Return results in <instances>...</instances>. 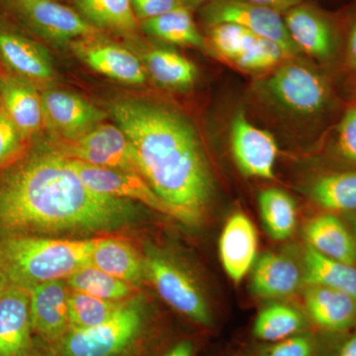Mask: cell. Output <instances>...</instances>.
I'll use <instances>...</instances> for the list:
<instances>
[{"label": "cell", "mask_w": 356, "mask_h": 356, "mask_svg": "<svg viewBox=\"0 0 356 356\" xmlns=\"http://www.w3.org/2000/svg\"><path fill=\"white\" fill-rule=\"evenodd\" d=\"M133 215L130 201L86 186L58 149L33 147L0 170V238L111 231Z\"/></svg>", "instance_id": "1"}, {"label": "cell", "mask_w": 356, "mask_h": 356, "mask_svg": "<svg viewBox=\"0 0 356 356\" xmlns=\"http://www.w3.org/2000/svg\"><path fill=\"white\" fill-rule=\"evenodd\" d=\"M109 112L132 145L140 175L172 217L197 225L210 201L213 178L191 124L165 106L131 98L112 102Z\"/></svg>", "instance_id": "2"}, {"label": "cell", "mask_w": 356, "mask_h": 356, "mask_svg": "<svg viewBox=\"0 0 356 356\" xmlns=\"http://www.w3.org/2000/svg\"><path fill=\"white\" fill-rule=\"evenodd\" d=\"M98 241L44 236L0 238V271L10 284L27 290L48 281L65 280L90 264Z\"/></svg>", "instance_id": "3"}, {"label": "cell", "mask_w": 356, "mask_h": 356, "mask_svg": "<svg viewBox=\"0 0 356 356\" xmlns=\"http://www.w3.org/2000/svg\"><path fill=\"white\" fill-rule=\"evenodd\" d=\"M0 6L21 26L49 41H77L103 34L76 9L58 0H0Z\"/></svg>", "instance_id": "4"}, {"label": "cell", "mask_w": 356, "mask_h": 356, "mask_svg": "<svg viewBox=\"0 0 356 356\" xmlns=\"http://www.w3.org/2000/svg\"><path fill=\"white\" fill-rule=\"evenodd\" d=\"M142 325L140 307L127 303L102 325L70 330L58 341V348L64 356H117L132 343Z\"/></svg>", "instance_id": "5"}, {"label": "cell", "mask_w": 356, "mask_h": 356, "mask_svg": "<svg viewBox=\"0 0 356 356\" xmlns=\"http://www.w3.org/2000/svg\"><path fill=\"white\" fill-rule=\"evenodd\" d=\"M62 142L58 151L67 158L140 175L132 145L119 126L100 123L76 139Z\"/></svg>", "instance_id": "6"}, {"label": "cell", "mask_w": 356, "mask_h": 356, "mask_svg": "<svg viewBox=\"0 0 356 356\" xmlns=\"http://www.w3.org/2000/svg\"><path fill=\"white\" fill-rule=\"evenodd\" d=\"M201 16L209 26L222 23L242 26L257 36L275 42L286 55L298 51L287 31L284 19L273 9L243 0H218L203 6Z\"/></svg>", "instance_id": "7"}, {"label": "cell", "mask_w": 356, "mask_h": 356, "mask_svg": "<svg viewBox=\"0 0 356 356\" xmlns=\"http://www.w3.org/2000/svg\"><path fill=\"white\" fill-rule=\"evenodd\" d=\"M266 88L276 102L300 115L322 111L329 100V88L318 72L296 63L283 65L269 77Z\"/></svg>", "instance_id": "8"}, {"label": "cell", "mask_w": 356, "mask_h": 356, "mask_svg": "<svg viewBox=\"0 0 356 356\" xmlns=\"http://www.w3.org/2000/svg\"><path fill=\"white\" fill-rule=\"evenodd\" d=\"M145 266L159 296L168 305L197 324H210V311L202 293L182 269L159 255L149 257Z\"/></svg>", "instance_id": "9"}, {"label": "cell", "mask_w": 356, "mask_h": 356, "mask_svg": "<svg viewBox=\"0 0 356 356\" xmlns=\"http://www.w3.org/2000/svg\"><path fill=\"white\" fill-rule=\"evenodd\" d=\"M70 163L91 191L114 198L138 201L151 209L172 217L168 204L137 173L91 165L72 159H70Z\"/></svg>", "instance_id": "10"}, {"label": "cell", "mask_w": 356, "mask_h": 356, "mask_svg": "<svg viewBox=\"0 0 356 356\" xmlns=\"http://www.w3.org/2000/svg\"><path fill=\"white\" fill-rule=\"evenodd\" d=\"M232 153L247 177L273 179L277 145L270 133L255 127L243 112L236 113L231 127Z\"/></svg>", "instance_id": "11"}, {"label": "cell", "mask_w": 356, "mask_h": 356, "mask_svg": "<svg viewBox=\"0 0 356 356\" xmlns=\"http://www.w3.org/2000/svg\"><path fill=\"white\" fill-rule=\"evenodd\" d=\"M44 125L62 138L76 139L104 120L106 114L81 96L62 90L41 95Z\"/></svg>", "instance_id": "12"}, {"label": "cell", "mask_w": 356, "mask_h": 356, "mask_svg": "<svg viewBox=\"0 0 356 356\" xmlns=\"http://www.w3.org/2000/svg\"><path fill=\"white\" fill-rule=\"evenodd\" d=\"M0 58L10 72L30 83H47L53 79V65L46 51L17 28L1 20Z\"/></svg>", "instance_id": "13"}, {"label": "cell", "mask_w": 356, "mask_h": 356, "mask_svg": "<svg viewBox=\"0 0 356 356\" xmlns=\"http://www.w3.org/2000/svg\"><path fill=\"white\" fill-rule=\"evenodd\" d=\"M28 291L33 332L47 341H60L70 330V289L67 281H48Z\"/></svg>", "instance_id": "14"}, {"label": "cell", "mask_w": 356, "mask_h": 356, "mask_svg": "<svg viewBox=\"0 0 356 356\" xmlns=\"http://www.w3.org/2000/svg\"><path fill=\"white\" fill-rule=\"evenodd\" d=\"M102 34L74 41L77 55L95 72L117 81L143 84L146 72L139 58L119 44L103 41Z\"/></svg>", "instance_id": "15"}, {"label": "cell", "mask_w": 356, "mask_h": 356, "mask_svg": "<svg viewBox=\"0 0 356 356\" xmlns=\"http://www.w3.org/2000/svg\"><path fill=\"white\" fill-rule=\"evenodd\" d=\"M29 291L11 284L0 297V356H28L31 350Z\"/></svg>", "instance_id": "16"}, {"label": "cell", "mask_w": 356, "mask_h": 356, "mask_svg": "<svg viewBox=\"0 0 356 356\" xmlns=\"http://www.w3.org/2000/svg\"><path fill=\"white\" fill-rule=\"evenodd\" d=\"M0 103L26 140L44 126L43 105L34 83L10 72H0Z\"/></svg>", "instance_id": "17"}, {"label": "cell", "mask_w": 356, "mask_h": 356, "mask_svg": "<svg viewBox=\"0 0 356 356\" xmlns=\"http://www.w3.org/2000/svg\"><path fill=\"white\" fill-rule=\"evenodd\" d=\"M219 252L227 275L240 283L254 266L257 252V231L245 215L229 217L220 236Z\"/></svg>", "instance_id": "18"}, {"label": "cell", "mask_w": 356, "mask_h": 356, "mask_svg": "<svg viewBox=\"0 0 356 356\" xmlns=\"http://www.w3.org/2000/svg\"><path fill=\"white\" fill-rule=\"evenodd\" d=\"M305 304L311 320L325 331L343 332L356 324V301L344 293L310 286Z\"/></svg>", "instance_id": "19"}, {"label": "cell", "mask_w": 356, "mask_h": 356, "mask_svg": "<svg viewBox=\"0 0 356 356\" xmlns=\"http://www.w3.org/2000/svg\"><path fill=\"white\" fill-rule=\"evenodd\" d=\"M309 247L334 261L355 266L356 242L343 222L334 215L313 218L304 229Z\"/></svg>", "instance_id": "20"}, {"label": "cell", "mask_w": 356, "mask_h": 356, "mask_svg": "<svg viewBox=\"0 0 356 356\" xmlns=\"http://www.w3.org/2000/svg\"><path fill=\"white\" fill-rule=\"evenodd\" d=\"M74 9L102 32L132 38L140 23L134 13L131 0H72Z\"/></svg>", "instance_id": "21"}, {"label": "cell", "mask_w": 356, "mask_h": 356, "mask_svg": "<svg viewBox=\"0 0 356 356\" xmlns=\"http://www.w3.org/2000/svg\"><path fill=\"white\" fill-rule=\"evenodd\" d=\"M90 264L132 285L140 283L146 273L145 261L137 250L120 238H99Z\"/></svg>", "instance_id": "22"}, {"label": "cell", "mask_w": 356, "mask_h": 356, "mask_svg": "<svg viewBox=\"0 0 356 356\" xmlns=\"http://www.w3.org/2000/svg\"><path fill=\"white\" fill-rule=\"evenodd\" d=\"M284 22L297 48L315 58L331 57L334 51L331 29L317 14L298 6L287 11Z\"/></svg>", "instance_id": "23"}, {"label": "cell", "mask_w": 356, "mask_h": 356, "mask_svg": "<svg viewBox=\"0 0 356 356\" xmlns=\"http://www.w3.org/2000/svg\"><path fill=\"white\" fill-rule=\"evenodd\" d=\"M299 283L298 267L282 255L267 252L257 261L252 271V291L262 298L288 296Z\"/></svg>", "instance_id": "24"}, {"label": "cell", "mask_w": 356, "mask_h": 356, "mask_svg": "<svg viewBox=\"0 0 356 356\" xmlns=\"http://www.w3.org/2000/svg\"><path fill=\"white\" fill-rule=\"evenodd\" d=\"M304 280L309 286L330 288L356 301V267L334 261L310 247L304 257Z\"/></svg>", "instance_id": "25"}, {"label": "cell", "mask_w": 356, "mask_h": 356, "mask_svg": "<svg viewBox=\"0 0 356 356\" xmlns=\"http://www.w3.org/2000/svg\"><path fill=\"white\" fill-rule=\"evenodd\" d=\"M140 28L147 34L168 43L204 48L205 41L198 31L188 7L175 10L140 22Z\"/></svg>", "instance_id": "26"}, {"label": "cell", "mask_w": 356, "mask_h": 356, "mask_svg": "<svg viewBox=\"0 0 356 356\" xmlns=\"http://www.w3.org/2000/svg\"><path fill=\"white\" fill-rule=\"evenodd\" d=\"M262 222L267 233L274 240H286L294 232L297 210L294 200L286 192L268 188L259 198Z\"/></svg>", "instance_id": "27"}, {"label": "cell", "mask_w": 356, "mask_h": 356, "mask_svg": "<svg viewBox=\"0 0 356 356\" xmlns=\"http://www.w3.org/2000/svg\"><path fill=\"white\" fill-rule=\"evenodd\" d=\"M145 60L154 81L166 88H189L197 76L195 65L175 51L154 49L147 51Z\"/></svg>", "instance_id": "28"}, {"label": "cell", "mask_w": 356, "mask_h": 356, "mask_svg": "<svg viewBox=\"0 0 356 356\" xmlns=\"http://www.w3.org/2000/svg\"><path fill=\"white\" fill-rule=\"evenodd\" d=\"M65 281L72 291L108 301H125L134 292L130 283L118 280L91 264L81 267Z\"/></svg>", "instance_id": "29"}, {"label": "cell", "mask_w": 356, "mask_h": 356, "mask_svg": "<svg viewBox=\"0 0 356 356\" xmlns=\"http://www.w3.org/2000/svg\"><path fill=\"white\" fill-rule=\"evenodd\" d=\"M311 197L325 210L356 209V172H339L318 178L312 185Z\"/></svg>", "instance_id": "30"}, {"label": "cell", "mask_w": 356, "mask_h": 356, "mask_svg": "<svg viewBox=\"0 0 356 356\" xmlns=\"http://www.w3.org/2000/svg\"><path fill=\"white\" fill-rule=\"evenodd\" d=\"M303 327L304 318L298 311L283 304H274L257 315L254 334L261 341L276 343L296 336Z\"/></svg>", "instance_id": "31"}, {"label": "cell", "mask_w": 356, "mask_h": 356, "mask_svg": "<svg viewBox=\"0 0 356 356\" xmlns=\"http://www.w3.org/2000/svg\"><path fill=\"white\" fill-rule=\"evenodd\" d=\"M126 304L124 301H108L84 293L72 291L69 298L70 330L89 329L102 325L113 317Z\"/></svg>", "instance_id": "32"}, {"label": "cell", "mask_w": 356, "mask_h": 356, "mask_svg": "<svg viewBox=\"0 0 356 356\" xmlns=\"http://www.w3.org/2000/svg\"><path fill=\"white\" fill-rule=\"evenodd\" d=\"M257 37L259 36L233 23L211 26L210 39L213 48L222 57L233 63L247 51Z\"/></svg>", "instance_id": "33"}, {"label": "cell", "mask_w": 356, "mask_h": 356, "mask_svg": "<svg viewBox=\"0 0 356 356\" xmlns=\"http://www.w3.org/2000/svg\"><path fill=\"white\" fill-rule=\"evenodd\" d=\"M285 56V51L275 42L257 37L235 64L243 70H264L278 64Z\"/></svg>", "instance_id": "34"}, {"label": "cell", "mask_w": 356, "mask_h": 356, "mask_svg": "<svg viewBox=\"0 0 356 356\" xmlns=\"http://www.w3.org/2000/svg\"><path fill=\"white\" fill-rule=\"evenodd\" d=\"M27 140L0 103V170L24 153Z\"/></svg>", "instance_id": "35"}, {"label": "cell", "mask_w": 356, "mask_h": 356, "mask_svg": "<svg viewBox=\"0 0 356 356\" xmlns=\"http://www.w3.org/2000/svg\"><path fill=\"white\" fill-rule=\"evenodd\" d=\"M337 149L341 158L356 163V105L346 110L337 126Z\"/></svg>", "instance_id": "36"}, {"label": "cell", "mask_w": 356, "mask_h": 356, "mask_svg": "<svg viewBox=\"0 0 356 356\" xmlns=\"http://www.w3.org/2000/svg\"><path fill=\"white\" fill-rule=\"evenodd\" d=\"M315 344L308 336H293L271 343L262 348L259 356H314Z\"/></svg>", "instance_id": "37"}, {"label": "cell", "mask_w": 356, "mask_h": 356, "mask_svg": "<svg viewBox=\"0 0 356 356\" xmlns=\"http://www.w3.org/2000/svg\"><path fill=\"white\" fill-rule=\"evenodd\" d=\"M131 3L140 23L180 7H187L182 0H131Z\"/></svg>", "instance_id": "38"}, {"label": "cell", "mask_w": 356, "mask_h": 356, "mask_svg": "<svg viewBox=\"0 0 356 356\" xmlns=\"http://www.w3.org/2000/svg\"><path fill=\"white\" fill-rule=\"evenodd\" d=\"M243 1L267 7V8L273 9L280 13H284V11L287 13L290 9L294 8L301 3V0H243Z\"/></svg>", "instance_id": "39"}, {"label": "cell", "mask_w": 356, "mask_h": 356, "mask_svg": "<svg viewBox=\"0 0 356 356\" xmlns=\"http://www.w3.org/2000/svg\"><path fill=\"white\" fill-rule=\"evenodd\" d=\"M334 356H356V330L337 346Z\"/></svg>", "instance_id": "40"}, {"label": "cell", "mask_w": 356, "mask_h": 356, "mask_svg": "<svg viewBox=\"0 0 356 356\" xmlns=\"http://www.w3.org/2000/svg\"><path fill=\"white\" fill-rule=\"evenodd\" d=\"M348 60L351 69L356 72V22L351 28L348 42Z\"/></svg>", "instance_id": "41"}, {"label": "cell", "mask_w": 356, "mask_h": 356, "mask_svg": "<svg viewBox=\"0 0 356 356\" xmlns=\"http://www.w3.org/2000/svg\"><path fill=\"white\" fill-rule=\"evenodd\" d=\"M165 356H193V346L191 341H181L173 346Z\"/></svg>", "instance_id": "42"}, {"label": "cell", "mask_w": 356, "mask_h": 356, "mask_svg": "<svg viewBox=\"0 0 356 356\" xmlns=\"http://www.w3.org/2000/svg\"><path fill=\"white\" fill-rule=\"evenodd\" d=\"M185 6L188 7L189 9L195 8V7L205 6L207 4L213 3V2L218 1V0H182Z\"/></svg>", "instance_id": "43"}, {"label": "cell", "mask_w": 356, "mask_h": 356, "mask_svg": "<svg viewBox=\"0 0 356 356\" xmlns=\"http://www.w3.org/2000/svg\"><path fill=\"white\" fill-rule=\"evenodd\" d=\"M10 282L7 280L6 275L0 271V297L3 295V293L8 289V287L10 286Z\"/></svg>", "instance_id": "44"}, {"label": "cell", "mask_w": 356, "mask_h": 356, "mask_svg": "<svg viewBox=\"0 0 356 356\" xmlns=\"http://www.w3.org/2000/svg\"><path fill=\"white\" fill-rule=\"evenodd\" d=\"M355 238H356V220L355 221ZM356 242V240H355Z\"/></svg>", "instance_id": "45"}, {"label": "cell", "mask_w": 356, "mask_h": 356, "mask_svg": "<svg viewBox=\"0 0 356 356\" xmlns=\"http://www.w3.org/2000/svg\"><path fill=\"white\" fill-rule=\"evenodd\" d=\"M28 356H30V353H29V355H28ZM42 356H60V355H42Z\"/></svg>", "instance_id": "46"}]
</instances>
